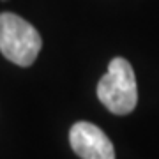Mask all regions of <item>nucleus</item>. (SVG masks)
<instances>
[{"label": "nucleus", "mask_w": 159, "mask_h": 159, "mask_svg": "<svg viewBox=\"0 0 159 159\" xmlns=\"http://www.w3.org/2000/svg\"><path fill=\"white\" fill-rule=\"evenodd\" d=\"M43 46L39 32L27 20L12 12L0 14V51L16 66L29 67L34 64Z\"/></svg>", "instance_id": "2"}, {"label": "nucleus", "mask_w": 159, "mask_h": 159, "mask_svg": "<svg viewBox=\"0 0 159 159\" xmlns=\"http://www.w3.org/2000/svg\"><path fill=\"white\" fill-rule=\"evenodd\" d=\"M97 97L115 115L131 113L138 102V87L134 71L125 58H113L108 73L97 83Z\"/></svg>", "instance_id": "1"}, {"label": "nucleus", "mask_w": 159, "mask_h": 159, "mask_svg": "<svg viewBox=\"0 0 159 159\" xmlns=\"http://www.w3.org/2000/svg\"><path fill=\"white\" fill-rule=\"evenodd\" d=\"M69 142L81 159H115L111 140L90 122H76L71 127Z\"/></svg>", "instance_id": "3"}]
</instances>
